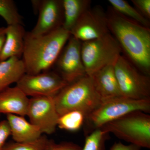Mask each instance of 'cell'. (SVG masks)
Listing matches in <instances>:
<instances>
[{
    "label": "cell",
    "mask_w": 150,
    "mask_h": 150,
    "mask_svg": "<svg viewBox=\"0 0 150 150\" xmlns=\"http://www.w3.org/2000/svg\"><path fill=\"white\" fill-rule=\"evenodd\" d=\"M114 69L122 96L135 100L150 99L149 76L140 71L122 55L115 62Z\"/></svg>",
    "instance_id": "obj_7"
},
{
    "label": "cell",
    "mask_w": 150,
    "mask_h": 150,
    "mask_svg": "<svg viewBox=\"0 0 150 150\" xmlns=\"http://www.w3.org/2000/svg\"><path fill=\"white\" fill-rule=\"evenodd\" d=\"M71 36L63 27L38 36L26 32L21 59L25 74L35 75L51 70Z\"/></svg>",
    "instance_id": "obj_2"
},
{
    "label": "cell",
    "mask_w": 150,
    "mask_h": 150,
    "mask_svg": "<svg viewBox=\"0 0 150 150\" xmlns=\"http://www.w3.org/2000/svg\"><path fill=\"white\" fill-rule=\"evenodd\" d=\"M91 77L101 101L122 96L115 76L114 65L103 67Z\"/></svg>",
    "instance_id": "obj_13"
},
{
    "label": "cell",
    "mask_w": 150,
    "mask_h": 150,
    "mask_svg": "<svg viewBox=\"0 0 150 150\" xmlns=\"http://www.w3.org/2000/svg\"><path fill=\"white\" fill-rule=\"evenodd\" d=\"M38 19L30 34L34 36L45 35L63 27L64 21L62 0L32 1Z\"/></svg>",
    "instance_id": "obj_12"
},
{
    "label": "cell",
    "mask_w": 150,
    "mask_h": 150,
    "mask_svg": "<svg viewBox=\"0 0 150 150\" xmlns=\"http://www.w3.org/2000/svg\"><path fill=\"white\" fill-rule=\"evenodd\" d=\"M26 115L30 122L38 127L42 134L50 135L56 131L59 115L54 98L40 96L29 98Z\"/></svg>",
    "instance_id": "obj_11"
},
{
    "label": "cell",
    "mask_w": 150,
    "mask_h": 150,
    "mask_svg": "<svg viewBox=\"0 0 150 150\" xmlns=\"http://www.w3.org/2000/svg\"><path fill=\"white\" fill-rule=\"evenodd\" d=\"M51 139L41 136L35 141L25 142H6L2 150H46Z\"/></svg>",
    "instance_id": "obj_22"
},
{
    "label": "cell",
    "mask_w": 150,
    "mask_h": 150,
    "mask_svg": "<svg viewBox=\"0 0 150 150\" xmlns=\"http://www.w3.org/2000/svg\"><path fill=\"white\" fill-rule=\"evenodd\" d=\"M6 27H0V56L6 40Z\"/></svg>",
    "instance_id": "obj_28"
},
{
    "label": "cell",
    "mask_w": 150,
    "mask_h": 150,
    "mask_svg": "<svg viewBox=\"0 0 150 150\" xmlns=\"http://www.w3.org/2000/svg\"><path fill=\"white\" fill-rule=\"evenodd\" d=\"M0 16L5 21L8 25L16 24L24 25L22 16L12 0H0Z\"/></svg>",
    "instance_id": "obj_21"
},
{
    "label": "cell",
    "mask_w": 150,
    "mask_h": 150,
    "mask_svg": "<svg viewBox=\"0 0 150 150\" xmlns=\"http://www.w3.org/2000/svg\"><path fill=\"white\" fill-rule=\"evenodd\" d=\"M100 129L131 144L150 148V115L146 112H129L105 124Z\"/></svg>",
    "instance_id": "obj_5"
},
{
    "label": "cell",
    "mask_w": 150,
    "mask_h": 150,
    "mask_svg": "<svg viewBox=\"0 0 150 150\" xmlns=\"http://www.w3.org/2000/svg\"><path fill=\"white\" fill-rule=\"evenodd\" d=\"M134 7L143 16L150 19V0H132Z\"/></svg>",
    "instance_id": "obj_25"
},
{
    "label": "cell",
    "mask_w": 150,
    "mask_h": 150,
    "mask_svg": "<svg viewBox=\"0 0 150 150\" xmlns=\"http://www.w3.org/2000/svg\"><path fill=\"white\" fill-rule=\"evenodd\" d=\"M141 148L129 144H124L121 142H115L109 150H141Z\"/></svg>",
    "instance_id": "obj_27"
},
{
    "label": "cell",
    "mask_w": 150,
    "mask_h": 150,
    "mask_svg": "<svg viewBox=\"0 0 150 150\" xmlns=\"http://www.w3.org/2000/svg\"><path fill=\"white\" fill-rule=\"evenodd\" d=\"M25 33L22 25H12L6 27V40L0 56V62L13 57L21 59L24 50Z\"/></svg>",
    "instance_id": "obj_15"
},
{
    "label": "cell",
    "mask_w": 150,
    "mask_h": 150,
    "mask_svg": "<svg viewBox=\"0 0 150 150\" xmlns=\"http://www.w3.org/2000/svg\"><path fill=\"white\" fill-rule=\"evenodd\" d=\"M112 8L127 18L137 22L145 27L149 28V20L143 16L134 7L124 0H108Z\"/></svg>",
    "instance_id": "obj_19"
},
{
    "label": "cell",
    "mask_w": 150,
    "mask_h": 150,
    "mask_svg": "<svg viewBox=\"0 0 150 150\" xmlns=\"http://www.w3.org/2000/svg\"><path fill=\"white\" fill-rule=\"evenodd\" d=\"M110 33L107 15L102 7H91L83 14L70 32L71 36L81 42L100 38Z\"/></svg>",
    "instance_id": "obj_10"
},
{
    "label": "cell",
    "mask_w": 150,
    "mask_h": 150,
    "mask_svg": "<svg viewBox=\"0 0 150 150\" xmlns=\"http://www.w3.org/2000/svg\"><path fill=\"white\" fill-rule=\"evenodd\" d=\"M81 52L86 74L91 76L103 67L114 65L122 51L117 40L109 33L82 42Z\"/></svg>",
    "instance_id": "obj_6"
},
{
    "label": "cell",
    "mask_w": 150,
    "mask_h": 150,
    "mask_svg": "<svg viewBox=\"0 0 150 150\" xmlns=\"http://www.w3.org/2000/svg\"><path fill=\"white\" fill-rule=\"evenodd\" d=\"M106 13L109 32L127 59L140 71L150 74V29L127 18L111 8Z\"/></svg>",
    "instance_id": "obj_1"
},
{
    "label": "cell",
    "mask_w": 150,
    "mask_h": 150,
    "mask_svg": "<svg viewBox=\"0 0 150 150\" xmlns=\"http://www.w3.org/2000/svg\"><path fill=\"white\" fill-rule=\"evenodd\" d=\"M67 84L55 71L50 70L35 75L25 74L16 86L27 96L54 98Z\"/></svg>",
    "instance_id": "obj_9"
},
{
    "label": "cell",
    "mask_w": 150,
    "mask_h": 150,
    "mask_svg": "<svg viewBox=\"0 0 150 150\" xmlns=\"http://www.w3.org/2000/svg\"><path fill=\"white\" fill-rule=\"evenodd\" d=\"M82 148L72 142H64L56 144L53 140L46 148V150H82Z\"/></svg>",
    "instance_id": "obj_24"
},
{
    "label": "cell",
    "mask_w": 150,
    "mask_h": 150,
    "mask_svg": "<svg viewBox=\"0 0 150 150\" xmlns=\"http://www.w3.org/2000/svg\"><path fill=\"white\" fill-rule=\"evenodd\" d=\"M11 136L10 128L7 120L0 121V150H2L6 141Z\"/></svg>",
    "instance_id": "obj_26"
},
{
    "label": "cell",
    "mask_w": 150,
    "mask_h": 150,
    "mask_svg": "<svg viewBox=\"0 0 150 150\" xmlns=\"http://www.w3.org/2000/svg\"><path fill=\"white\" fill-rule=\"evenodd\" d=\"M81 44L71 35L52 68L68 84L87 75L82 58Z\"/></svg>",
    "instance_id": "obj_8"
},
{
    "label": "cell",
    "mask_w": 150,
    "mask_h": 150,
    "mask_svg": "<svg viewBox=\"0 0 150 150\" xmlns=\"http://www.w3.org/2000/svg\"><path fill=\"white\" fill-rule=\"evenodd\" d=\"M59 116L69 111L78 110L86 116L101 102L92 78L86 76L67 84L54 98Z\"/></svg>",
    "instance_id": "obj_3"
},
{
    "label": "cell",
    "mask_w": 150,
    "mask_h": 150,
    "mask_svg": "<svg viewBox=\"0 0 150 150\" xmlns=\"http://www.w3.org/2000/svg\"><path fill=\"white\" fill-rule=\"evenodd\" d=\"M108 133L99 129L87 135L82 150H104Z\"/></svg>",
    "instance_id": "obj_23"
},
{
    "label": "cell",
    "mask_w": 150,
    "mask_h": 150,
    "mask_svg": "<svg viewBox=\"0 0 150 150\" xmlns=\"http://www.w3.org/2000/svg\"><path fill=\"white\" fill-rule=\"evenodd\" d=\"M90 0H62L64 21L63 27L71 32L84 13L91 7Z\"/></svg>",
    "instance_id": "obj_18"
},
{
    "label": "cell",
    "mask_w": 150,
    "mask_h": 150,
    "mask_svg": "<svg viewBox=\"0 0 150 150\" xmlns=\"http://www.w3.org/2000/svg\"><path fill=\"white\" fill-rule=\"evenodd\" d=\"M25 74V68L21 59L13 57L0 62V92L17 83Z\"/></svg>",
    "instance_id": "obj_17"
},
{
    "label": "cell",
    "mask_w": 150,
    "mask_h": 150,
    "mask_svg": "<svg viewBox=\"0 0 150 150\" xmlns=\"http://www.w3.org/2000/svg\"><path fill=\"white\" fill-rule=\"evenodd\" d=\"M6 118L14 142H32L42 136L39 128L28 121L24 117L8 114H7Z\"/></svg>",
    "instance_id": "obj_16"
},
{
    "label": "cell",
    "mask_w": 150,
    "mask_h": 150,
    "mask_svg": "<svg viewBox=\"0 0 150 150\" xmlns=\"http://www.w3.org/2000/svg\"><path fill=\"white\" fill-rule=\"evenodd\" d=\"M135 111L149 113L150 99L135 100L120 96L102 100L93 111L86 116L85 131L88 135L105 124Z\"/></svg>",
    "instance_id": "obj_4"
},
{
    "label": "cell",
    "mask_w": 150,
    "mask_h": 150,
    "mask_svg": "<svg viewBox=\"0 0 150 150\" xmlns=\"http://www.w3.org/2000/svg\"><path fill=\"white\" fill-rule=\"evenodd\" d=\"M29 98L16 86L0 92V114L27 115Z\"/></svg>",
    "instance_id": "obj_14"
},
{
    "label": "cell",
    "mask_w": 150,
    "mask_h": 150,
    "mask_svg": "<svg viewBox=\"0 0 150 150\" xmlns=\"http://www.w3.org/2000/svg\"><path fill=\"white\" fill-rule=\"evenodd\" d=\"M85 118V115L81 111H69L59 116L57 127L67 131H76L83 126Z\"/></svg>",
    "instance_id": "obj_20"
}]
</instances>
